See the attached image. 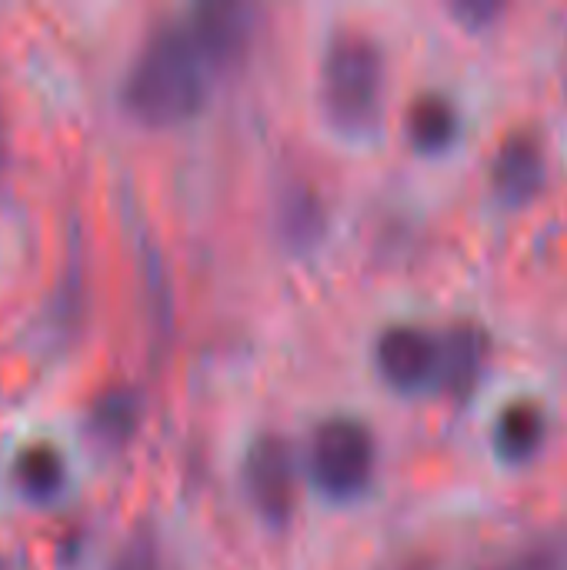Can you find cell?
Here are the masks:
<instances>
[{"instance_id": "1", "label": "cell", "mask_w": 567, "mask_h": 570, "mask_svg": "<svg viewBox=\"0 0 567 570\" xmlns=\"http://www.w3.org/2000/svg\"><path fill=\"white\" fill-rule=\"evenodd\" d=\"M247 33V10L234 3L197 7L184 20L160 27L140 47L127 73V110L150 127H170L194 117L204 107L214 77L244 50Z\"/></svg>"}, {"instance_id": "2", "label": "cell", "mask_w": 567, "mask_h": 570, "mask_svg": "<svg viewBox=\"0 0 567 570\" xmlns=\"http://www.w3.org/2000/svg\"><path fill=\"white\" fill-rule=\"evenodd\" d=\"M388 90L384 53L368 33H341L328 53L321 70V100L328 117L348 130L364 134L381 120Z\"/></svg>"}, {"instance_id": "3", "label": "cell", "mask_w": 567, "mask_h": 570, "mask_svg": "<svg viewBox=\"0 0 567 570\" xmlns=\"http://www.w3.org/2000/svg\"><path fill=\"white\" fill-rule=\"evenodd\" d=\"M307 471H311V481L338 501L361 494L374 474V438H371V431L351 417L324 421L311 438Z\"/></svg>"}, {"instance_id": "4", "label": "cell", "mask_w": 567, "mask_h": 570, "mask_svg": "<svg viewBox=\"0 0 567 570\" xmlns=\"http://www.w3.org/2000/svg\"><path fill=\"white\" fill-rule=\"evenodd\" d=\"M381 377L404 394L428 391L441 381V337H434L424 327L398 324L388 327L374 351Z\"/></svg>"}, {"instance_id": "5", "label": "cell", "mask_w": 567, "mask_h": 570, "mask_svg": "<svg viewBox=\"0 0 567 570\" xmlns=\"http://www.w3.org/2000/svg\"><path fill=\"white\" fill-rule=\"evenodd\" d=\"M244 484H247L254 508L267 521H274V524L287 521V514L294 511V501H297V464H294L291 444L281 438H261L247 451Z\"/></svg>"}, {"instance_id": "6", "label": "cell", "mask_w": 567, "mask_h": 570, "mask_svg": "<svg viewBox=\"0 0 567 570\" xmlns=\"http://www.w3.org/2000/svg\"><path fill=\"white\" fill-rule=\"evenodd\" d=\"M545 180V157H541V147L531 140V137H511L498 157H495V167H491V184H495V194L505 200V204H525L538 194Z\"/></svg>"}, {"instance_id": "7", "label": "cell", "mask_w": 567, "mask_h": 570, "mask_svg": "<svg viewBox=\"0 0 567 570\" xmlns=\"http://www.w3.org/2000/svg\"><path fill=\"white\" fill-rule=\"evenodd\" d=\"M545 431H548V424H545L541 407L531 401H518V404L505 407L501 417L495 421V451L501 461L521 464L541 451Z\"/></svg>"}, {"instance_id": "8", "label": "cell", "mask_w": 567, "mask_h": 570, "mask_svg": "<svg viewBox=\"0 0 567 570\" xmlns=\"http://www.w3.org/2000/svg\"><path fill=\"white\" fill-rule=\"evenodd\" d=\"M485 367V337L461 324L441 334V387L451 394H468Z\"/></svg>"}, {"instance_id": "9", "label": "cell", "mask_w": 567, "mask_h": 570, "mask_svg": "<svg viewBox=\"0 0 567 570\" xmlns=\"http://www.w3.org/2000/svg\"><path fill=\"white\" fill-rule=\"evenodd\" d=\"M408 137L421 154H438L458 137V110L441 94H424L408 110Z\"/></svg>"}, {"instance_id": "10", "label": "cell", "mask_w": 567, "mask_h": 570, "mask_svg": "<svg viewBox=\"0 0 567 570\" xmlns=\"http://www.w3.org/2000/svg\"><path fill=\"white\" fill-rule=\"evenodd\" d=\"M13 478H17V488L27 498L47 501V498H53L63 488L67 468H63V458L57 454V448H50V444H30V448H23L17 454Z\"/></svg>"}, {"instance_id": "11", "label": "cell", "mask_w": 567, "mask_h": 570, "mask_svg": "<svg viewBox=\"0 0 567 570\" xmlns=\"http://www.w3.org/2000/svg\"><path fill=\"white\" fill-rule=\"evenodd\" d=\"M134 424L130 417V401L127 397H104L97 404V431L110 438H124V431Z\"/></svg>"}, {"instance_id": "12", "label": "cell", "mask_w": 567, "mask_h": 570, "mask_svg": "<svg viewBox=\"0 0 567 570\" xmlns=\"http://www.w3.org/2000/svg\"><path fill=\"white\" fill-rule=\"evenodd\" d=\"M501 570H551V561L548 558H521V561H515V564H508V568Z\"/></svg>"}, {"instance_id": "13", "label": "cell", "mask_w": 567, "mask_h": 570, "mask_svg": "<svg viewBox=\"0 0 567 570\" xmlns=\"http://www.w3.org/2000/svg\"><path fill=\"white\" fill-rule=\"evenodd\" d=\"M0 160H3V124H0Z\"/></svg>"}]
</instances>
